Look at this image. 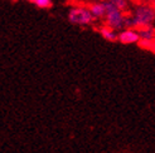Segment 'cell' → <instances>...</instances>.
Masks as SVG:
<instances>
[{
  "label": "cell",
  "mask_w": 155,
  "mask_h": 153,
  "mask_svg": "<svg viewBox=\"0 0 155 153\" xmlns=\"http://www.w3.org/2000/svg\"><path fill=\"white\" fill-rule=\"evenodd\" d=\"M153 52H154V53H155V47H154V48H153Z\"/></svg>",
  "instance_id": "obj_11"
},
{
  "label": "cell",
  "mask_w": 155,
  "mask_h": 153,
  "mask_svg": "<svg viewBox=\"0 0 155 153\" xmlns=\"http://www.w3.org/2000/svg\"><path fill=\"white\" fill-rule=\"evenodd\" d=\"M68 20L76 25H87L91 24L92 20H94V15H92L90 8L76 6L69 10Z\"/></svg>",
  "instance_id": "obj_2"
},
{
  "label": "cell",
  "mask_w": 155,
  "mask_h": 153,
  "mask_svg": "<svg viewBox=\"0 0 155 153\" xmlns=\"http://www.w3.org/2000/svg\"><path fill=\"white\" fill-rule=\"evenodd\" d=\"M133 19L135 28L150 27L155 20V9L149 5H139L134 10Z\"/></svg>",
  "instance_id": "obj_1"
},
{
  "label": "cell",
  "mask_w": 155,
  "mask_h": 153,
  "mask_svg": "<svg viewBox=\"0 0 155 153\" xmlns=\"http://www.w3.org/2000/svg\"><path fill=\"white\" fill-rule=\"evenodd\" d=\"M137 32L140 35V40H155V30L151 27L139 28Z\"/></svg>",
  "instance_id": "obj_6"
},
{
  "label": "cell",
  "mask_w": 155,
  "mask_h": 153,
  "mask_svg": "<svg viewBox=\"0 0 155 153\" xmlns=\"http://www.w3.org/2000/svg\"><path fill=\"white\" fill-rule=\"evenodd\" d=\"M29 2H33V3H34V2H35V0H29Z\"/></svg>",
  "instance_id": "obj_12"
},
{
  "label": "cell",
  "mask_w": 155,
  "mask_h": 153,
  "mask_svg": "<svg viewBox=\"0 0 155 153\" xmlns=\"http://www.w3.org/2000/svg\"><path fill=\"white\" fill-rule=\"evenodd\" d=\"M98 32L100 34H101L106 40L108 42H116V40H119V34H116L115 32V29L110 28L108 25H105V27H101L98 29Z\"/></svg>",
  "instance_id": "obj_5"
},
{
  "label": "cell",
  "mask_w": 155,
  "mask_h": 153,
  "mask_svg": "<svg viewBox=\"0 0 155 153\" xmlns=\"http://www.w3.org/2000/svg\"><path fill=\"white\" fill-rule=\"evenodd\" d=\"M111 3L117 8L119 10L121 11H125L127 9V6H129V3H127V0H111Z\"/></svg>",
  "instance_id": "obj_8"
},
{
  "label": "cell",
  "mask_w": 155,
  "mask_h": 153,
  "mask_svg": "<svg viewBox=\"0 0 155 153\" xmlns=\"http://www.w3.org/2000/svg\"><path fill=\"white\" fill-rule=\"evenodd\" d=\"M35 5L38 8H42V9H47V8L52 6V2L51 0H35Z\"/></svg>",
  "instance_id": "obj_9"
},
{
  "label": "cell",
  "mask_w": 155,
  "mask_h": 153,
  "mask_svg": "<svg viewBox=\"0 0 155 153\" xmlns=\"http://www.w3.org/2000/svg\"><path fill=\"white\" fill-rule=\"evenodd\" d=\"M153 8L155 9V0H153Z\"/></svg>",
  "instance_id": "obj_10"
},
{
  "label": "cell",
  "mask_w": 155,
  "mask_h": 153,
  "mask_svg": "<svg viewBox=\"0 0 155 153\" xmlns=\"http://www.w3.org/2000/svg\"><path fill=\"white\" fill-rule=\"evenodd\" d=\"M90 10L94 15V18H102L106 17V9L102 3H96L90 6Z\"/></svg>",
  "instance_id": "obj_7"
},
{
  "label": "cell",
  "mask_w": 155,
  "mask_h": 153,
  "mask_svg": "<svg viewBox=\"0 0 155 153\" xmlns=\"http://www.w3.org/2000/svg\"><path fill=\"white\" fill-rule=\"evenodd\" d=\"M119 42H121L122 44L139 43V42H140V35H139L137 30L126 29V30H122V32L119 34Z\"/></svg>",
  "instance_id": "obj_4"
},
{
  "label": "cell",
  "mask_w": 155,
  "mask_h": 153,
  "mask_svg": "<svg viewBox=\"0 0 155 153\" xmlns=\"http://www.w3.org/2000/svg\"><path fill=\"white\" fill-rule=\"evenodd\" d=\"M125 19L126 15H124V11L121 10H112L106 13V25L115 30L125 27Z\"/></svg>",
  "instance_id": "obj_3"
}]
</instances>
